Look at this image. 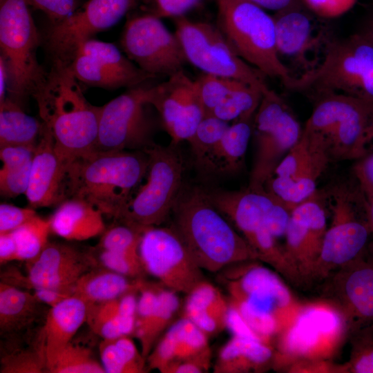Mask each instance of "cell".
Returning <instances> with one entry per match:
<instances>
[{
  "mask_svg": "<svg viewBox=\"0 0 373 373\" xmlns=\"http://www.w3.org/2000/svg\"><path fill=\"white\" fill-rule=\"evenodd\" d=\"M171 213V227L202 269L218 272L232 265L257 260L244 238L212 204L206 189L184 185Z\"/></svg>",
  "mask_w": 373,
  "mask_h": 373,
  "instance_id": "cell-1",
  "label": "cell"
},
{
  "mask_svg": "<svg viewBox=\"0 0 373 373\" xmlns=\"http://www.w3.org/2000/svg\"><path fill=\"white\" fill-rule=\"evenodd\" d=\"M11 232L17 245V260L28 262L37 257L48 242L50 222L36 215Z\"/></svg>",
  "mask_w": 373,
  "mask_h": 373,
  "instance_id": "cell-42",
  "label": "cell"
},
{
  "mask_svg": "<svg viewBox=\"0 0 373 373\" xmlns=\"http://www.w3.org/2000/svg\"><path fill=\"white\" fill-rule=\"evenodd\" d=\"M148 102L157 111L171 144L189 141L205 116L195 80L184 71L178 72L157 84H151Z\"/></svg>",
  "mask_w": 373,
  "mask_h": 373,
  "instance_id": "cell-19",
  "label": "cell"
},
{
  "mask_svg": "<svg viewBox=\"0 0 373 373\" xmlns=\"http://www.w3.org/2000/svg\"><path fill=\"white\" fill-rule=\"evenodd\" d=\"M316 15L332 19L340 17L356 4L357 0H301Z\"/></svg>",
  "mask_w": 373,
  "mask_h": 373,
  "instance_id": "cell-53",
  "label": "cell"
},
{
  "mask_svg": "<svg viewBox=\"0 0 373 373\" xmlns=\"http://www.w3.org/2000/svg\"><path fill=\"white\" fill-rule=\"evenodd\" d=\"M175 34L188 63L204 73L240 81L267 95L270 89L264 75L240 58L216 25L174 18Z\"/></svg>",
  "mask_w": 373,
  "mask_h": 373,
  "instance_id": "cell-12",
  "label": "cell"
},
{
  "mask_svg": "<svg viewBox=\"0 0 373 373\" xmlns=\"http://www.w3.org/2000/svg\"><path fill=\"white\" fill-rule=\"evenodd\" d=\"M37 215L31 207L21 208L15 205L0 204V234L11 232Z\"/></svg>",
  "mask_w": 373,
  "mask_h": 373,
  "instance_id": "cell-52",
  "label": "cell"
},
{
  "mask_svg": "<svg viewBox=\"0 0 373 373\" xmlns=\"http://www.w3.org/2000/svg\"><path fill=\"white\" fill-rule=\"evenodd\" d=\"M356 332L350 360L343 370L353 373H373V330L372 328L363 329Z\"/></svg>",
  "mask_w": 373,
  "mask_h": 373,
  "instance_id": "cell-47",
  "label": "cell"
},
{
  "mask_svg": "<svg viewBox=\"0 0 373 373\" xmlns=\"http://www.w3.org/2000/svg\"><path fill=\"white\" fill-rule=\"evenodd\" d=\"M180 305L178 293L162 285L157 304L133 334L141 346V352L146 358L158 341V338L174 318Z\"/></svg>",
  "mask_w": 373,
  "mask_h": 373,
  "instance_id": "cell-38",
  "label": "cell"
},
{
  "mask_svg": "<svg viewBox=\"0 0 373 373\" xmlns=\"http://www.w3.org/2000/svg\"><path fill=\"white\" fill-rule=\"evenodd\" d=\"M50 373H105L91 348L73 339L62 350Z\"/></svg>",
  "mask_w": 373,
  "mask_h": 373,
  "instance_id": "cell-43",
  "label": "cell"
},
{
  "mask_svg": "<svg viewBox=\"0 0 373 373\" xmlns=\"http://www.w3.org/2000/svg\"><path fill=\"white\" fill-rule=\"evenodd\" d=\"M326 214L316 192L292 209L285 233L284 251L300 282L307 281L327 231Z\"/></svg>",
  "mask_w": 373,
  "mask_h": 373,
  "instance_id": "cell-21",
  "label": "cell"
},
{
  "mask_svg": "<svg viewBox=\"0 0 373 373\" xmlns=\"http://www.w3.org/2000/svg\"><path fill=\"white\" fill-rule=\"evenodd\" d=\"M324 294L350 333L373 321V262L361 256L336 269Z\"/></svg>",
  "mask_w": 373,
  "mask_h": 373,
  "instance_id": "cell-20",
  "label": "cell"
},
{
  "mask_svg": "<svg viewBox=\"0 0 373 373\" xmlns=\"http://www.w3.org/2000/svg\"><path fill=\"white\" fill-rule=\"evenodd\" d=\"M141 0H88L65 19L43 31V45L51 64L69 65L81 46L117 23Z\"/></svg>",
  "mask_w": 373,
  "mask_h": 373,
  "instance_id": "cell-13",
  "label": "cell"
},
{
  "mask_svg": "<svg viewBox=\"0 0 373 373\" xmlns=\"http://www.w3.org/2000/svg\"><path fill=\"white\" fill-rule=\"evenodd\" d=\"M78 51L97 59L107 70L122 82L125 88H132L157 79L140 69L113 44L93 38L84 42Z\"/></svg>",
  "mask_w": 373,
  "mask_h": 373,
  "instance_id": "cell-36",
  "label": "cell"
},
{
  "mask_svg": "<svg viewBox=\"0 0 373 373\" xmlns=\"http://www.w3.org/2000/svg\"><path fill=\"white\" fill-rule=\"evenodd\" d=\"M216 26L234 52L264 76L289 89L296 76L278 53L272 15L249 0H216Z\"/></svg>",
  "mask_w": 373,
  "mask_h": 373,
  "instance_id": "cell-6",
  "label": "cell"
},
{
  "mask_svg": "<svg viewBox=\"0 0 373 373\" xmlns=\"http://www.w3.org/2000/svg\"><path fill=\"white\" fill-rule=\"evenodd\" d=\"M372 330H373V321H372Z\"/></svg>",
  "mask_w": 373,
  "mask_h": 373,
  "instance_id": "cell-63",
  "label": "cell"
},
{
  "mask_svg": "<svg viewBox=\"0 0 373 373\" xmlns=\"http://www.w3.org/2000/svg\"><path fill=\"white\" fill-rule=\"evenodd\" d=\"M359 186L363 192L366 200L367 216L372 238V241L368 245L370 251L369 260L373 262V189L361 185Z\"/></svg>",
  "mask_w": 373,
  "mask_h": 373,
  "instance_id": "cell-58",
  "label": "cell"
},
{
  "mask_svg": "<svg viewBox=\"0 0 373 373\" xmlns=\"http://www.w3.org/2000/svg\"><path fill=\"white\" fill-rule=\"evenodd\" d=\"M151 82L128 88L102 106L95 150L144 151L155 143L147 101Z\"/></svg>",
  "mask_w": 373,
  "mask_h": 373,
  "instance_id": "cell-14",
  "label": "cell"
},
{
  "mask_svg": "<svg viewBox=\"0 0 373 373\" xmlns=\"http://www.w3.org/2000/svg\"><path fill=\"white\" fill-rule=\"evenodd\" d=\"M33 293L0 283V336L2 340L31 336L41 329L50 307Z\"/></svg>",
  "mask_w": 373,
  "mask_h": 373,
  "instance_id": "cell-27",
  "label": "cell"
},
{
  "mask_svg": "<svg viewBox=\"0 0 373 373\" xmlns=\"http://www.w3.org/2000/svg\"><path fill=\"white\" fill-rule=\"evenodd\" d=\"M373 44V17L371 18L365 30L361 32Z\"/></svg>",
  "mask_w": 373,
  "mask_h": 373,
  "instance_id": "cell-61",
  "label": "cell"
},
{
  "mask_svg": "<svg viewBox=\"0 0 373 373\" xmlns=\"http://www.w3.org/2000/svg\"><path fill=\"white\" fill-rule=\"evenodd\" d=\"M302 131L299 122L288 106L275 101H266L259 106L253 122L256 152L248 186L265 188Z\"/></svg>",
  "mask_w": 373,
  "mask_h": 373,
  "instance_id": "cell-18",
  "label": "cell"
},
{
  "mask_svg": "<svg viewBox=\"0 0 373 373\" xmlns=\"http://www.w3.org/2000/svg\"><path fill=\"white\" fill-rule=\"evenodd\" d=\"M26 286L50 288L68 293L98 260L90 251L64 242H48L41 252L28 261Z\"/></svg>",
  "mask_w": 373,
  "mask_h": 373,
  "instance_id": "cell-23",
  "label": "cell"
},
{
  "mask_svg": "<svg viewBox=\"0 0 373 373\" xmlns=\"http://www.w3.org/2000/svg\"><path fill=\"white\" fill-rule=\"evenodd\" d=\"M353 172L359 185L373 189V153L357 160Z\"/></svg>",
  "mask_w": 373,
  "mask_h": 373,
  "instance_id": "cell-55",
  "label": "cell"
},
{
  "mask_svg": "<svg viewBox=\"0 0 373 373\" xmlns=\"http://www.w3.org/2000/svg\"><path fill=\"white\" fill-rule=\"evenodd\" d=\"M32 293L39 301L49 307L57 305L72 296L64 291L45 287H34L32 288Z\"/></svg>",
  "mask_w": 373,
  "mask_h": 373,
  "instance_id": "cell-56",
  "label": "cell"
},
{
  "mask_svg": "<svg viewBox=\"0 0 373 373\" xmlns=\"http://www.w3.org/2000/svg\"><path fill=\"white\" fill-rule=\"evenodd\" d=\"M35 146L26 196L30 207L58 206L65 200L66 162L57 151L50 130L44 124Z\"/></svg>",
  "mask_w": 373,
  "mask_h": 373,
  "instance_id": "cell-24",
  "label": "cell"
},
{
  "mask_svg": "<svg viewBox=\"0 0 373 373\" xmlns=\"http://www.w3.org/2000/svg\"><path fill=\"white\" fill-rule=\"evenodd\" d=\"M1 1V0H0Z\"/></svg>",
  "mask_w": 373,
  "mask_h": 373,
  "instance_id": "cell-64",
  "label": "cell"
},
{
  "mask_svg": "<svg viewBox=\"0 0 373 373\" xmlns=\"http://www.w3.org/2000/svg\"><path fill=\"white\" fill-rule=\"evenodd\" d=\"M144 151L149 157L145 176L115 220L140 231L160 226L168 218L184 186L178 145L154 143Z\"/></svg>",
  "mask_w": 373,
  "mask_h": 373,
  "instance_id": "cell-9",
  "label": "cell"
},
{
  "mask_svg": "<svg viewBox=\"0 0 373 373\" xmlns=\"http://www.w3.org/2000/svg\"><path fill=\"white\" fill-rule=\"evenodd\" d=\"M229 125V122L214 115H207L188 141L195 162L202 171L212 173L214 154Z\"/></svg>",
  "mask_w": 373,
  "mask_h": 373,
  "instance_id": "cell-40",
  "label": "cell"
},
{
  "mask_svg": "<svg viewBox=\"0 0 373 373\" xmlns=\"http://www.w3.org/2000/svg\"><path fill=\"white\" fill-rule=\"evenodd\" d=\"M102 212L84 200L68 198L49 218L51 232L67 240H86L106 230Z\"/></svg>",
  "mask_w": 373,
  "mask_h": 373,
  "instance_id": "cell-29",
  "label": "cell"
},
{
  "mask_svg": "<svg viewBox=\"0 0 373 373\" xmlns=\"http://www.w3.org/2000/svg\"><path fill=\"white\" fill-rule=\"evenodd\" d=\"M30 7L26 0L0 1V48L7 72V97L23 108L48 74L37 60L41 35Z\"/></svg>",
  "mask_w": 373,
  "mask_h": 373,
  "instance_id": "cell-7",
  "label": "cell"
},
{
  "mask_svg": "<svg viewBox=\"0 0 373 373\" xmlns=\"http://www.w3.org/2000/svg\"><path fill=\"white\" fill-rule=\"evenodd\" d=\"M195 82L205 115H209L242 82L206 73Z\"/></svg>",
  "mask_w": 373,
  "mask_h": 373,
  "instance_id": "cell-45",
  "label": "cell"
},
{
  "mask_svg": "<svg viewBox=\"0 0 373 373\" xmlns=\"http://www.w3.org/2000/svg\"><path fill=\"white\" fill-rule=\"evenodd\" d=\"M149 157L144 151L93 150L68 163L66 199L87 202L117 219L143 180Z\"/></svg>",
  "mask_w": 373,
  "mask_h": 373,
  "instance_id": "cell-3",
  "label": "cell"
},
{
  "mask_svg": "<svg viewBox=\"0 0 373 373\" xmlns=\"http://www.w3.org/2000/svg\"><path fill=\"white\" fill-rule=\"evenodd\" d=\"M7 72L3 59L0 57V102L6 99L7 89Z\"/></svg>",
  "mask_w": 373,
  "mask_h": 373,
  "instance_id": "cell-60",
  "label": "cell"
},
{
  "mask_svg": "<svg viewBox=\"0 0 373 373\" xmlns=\"http://www.w3.org/2000/svg\"><path fill=\"white\" fill-rule=\"evenodd\" d=\"M331 162L323 140L303 128L300 137L281 160L273 176L283 178L284 195L298 203L316 193L317 181Z\"/></svg>",
  "mask_w": 373,
  "mask_h": 373,
  "instance_id": "cell-22",
  "label": "cell"
},
{
  "mask_svg": "<svg viewBox=\"0 0 373 373\" xmlns=\"http://www.w3.org/2000/svg\"><path fill=\"white\" fill-rule=\"evenodd\" d=\"M367 146L373 142V116L366 131Z\"/></svg>",
  "mask_w": 373,
  "mask_h": 373,
  "instance_id": "cell-62",
  "label": "cell"
},
{
  "mask_svg": "<svg viewBox=\"0 0 373 373\" xmlns=\"http://www.w3.org/2000/svg\"><path fill=\"white\" fill-rule=\"evenodd\" d=\"M138 292L133 291L110 300L87 305L86 323L102 339L133 334Z\"/></svg>",
  "mask_w": 373,
  "mask_h": 373,
  "instance_id": "cell-30",
  "label": "cell"
},
{
  "mask_svg": "<svg viewBox=\"0 0 373 373\" xmlns=\"http://www.w3.org/2000/svg\"><path fill=\"white\" fill-rule=\"evenodd\" d=\"M263 9L275 12L283 10L300 0H249Z\"/></svg>",
  "mask_w": 373,
  "mask_h": 373,
  "instance_id": "cell-59",
  "label": "cell"
},
{
  "mask_svg": "<svg viewBox=\"0 0 373 373\" xmlns=\"http://www.w3.org/2000/svg\"><path fill=\"white\" fill-rule=\"evenodd\" d=\"M347 333L344 318L331 305L302 307L294 321L279 334L278 357L321 363L334 353Z\"/></svg>",
  "mask_w": 373,
  "mask_h": 373,
  "instance_id": "cell-16",
  "label": "cell"
},
{
  "mask_svg": "<svg viewBox=\"0 0 373 373\" xmlns=\"http://www.w3.org/2000/svg\"><path fill=\"white\" fill-rule=\"evenodd\" d=\"M289 90L342 93L373 102V44L361 32L325 39L320 64L296 76Z\"/></svg>",
  "mask_w": 373,
  "mask_h": 373,
  "instance_id": "cell-5",
  "label": "cell"
},
{
  "mask_svg": "<svg viewBox=\"0 0 373 373\" xmlns=\"http://www.w3.org/2000/svg\"><path fill=\"white\" fill-rule=\"evenodd\" d=\"M32 161L2 165L0 169L1 196L13 198L26 194L30 181Z\"/></svg>",
  "mask_w": 373,
  "mask_h": 373,
  "instance_id": "cell-48",
  "label": "cell"
},
{
  "mask_svg": "<svg viewBox=\"0 0 373 373\" xmlns=\"http://www.w3.org/2000/svg\"><path fill=\"white\" fill-rule=\"evenodd\" d=\"M323 194L332 221L308 280L325 278L341 266L363 256L371 237L366 200L358 184L353 187L338 183Z\"/></svg>",
  "mask_w": 373,
  "mask_h": 373,
  "instance_id": "cell-8",
  "label": "cell"
},
{
  "mask_svg": "<svg viewBox=\"0 0 373 373\" xmlns=\"http://www.w3.org/2000/svg\"><path fill=\"white\" fill-rule=\"evenodd\" d=\"M262 95L258 88L241 82L209 115L227 122L252 118Z\"/></svg>",
  "mask_w": 373,
  "mask_h": 373,
  "instance_id": "cell-41",
  "label": "cell"
},
{
  "mask_svg": "<svg viewBox=\"0 0 373 373\" xmlns=\"http://www.w3.org/2000/svg\"><path fill=\"white\" fill-rule=\"evenodd\" d=\"M30 6L42 11L50 23L59 21L73 13L80 0H26Z\"/></svg>",
  "mask_w": 373,
  "mask_h": 373,
  "instance_id": "cell-51",
  "label": "cell"
},
{
  "mask_svg": "<svg viewBox=\"0 0 373 373\" xmlns=\"http://www.w3.org/2000/svg\"><path fill=\"white\" fill-rule=\"evenodd\" d=\"M142 283V278H130L104 267H96L77 282L73 296L79 298L86 305L95 304L139 291Z\"/></svg>",
  "mask_w": 373,
  "mask_h": 373,
  "instance_id": "cell-34",
  "label": "cell"
},
{
  "mask_svg": "<svg viewBox=\"0 0 373 373\" xmlns=\"http://www.w3.org/2000/svg\"><path fill=\"white\" fill-rule=\"evenodd\" d=\"M206 191L212 204L240 231L257 260L269 264L291 280L294 274L284 248L267 225L269 215L283 200L265 188L247 186L236 191L213 189Z\"/></svg>",
  "mask_w": 373,
  "mask_h": 373,
  "instance_id": "cell-10",
  "label": "cell"
},
{
  "mask_svg": "<svg viewBox=\"0 0 373 373\" xmlns=\"http://www.w3.org/2000/svg\"><path fill=\"white\" fill-rule=\"evenodd\" d=\"M252 118L240 119L229 125L216 149L212 173H235L244 164L253 132Z\"/></svg>",
  "mask_w": 373,
  "mask_h": 373,
  "instance_id": "cell-37",
  "label": "cell"
},
{
  "mask_svg": "<svg viewBox=\"0 0 373 373\" xmlns=\"http://www.w3.org/2000/svg\"><path fill=\"white\" fill-rule=\"evenodd\" d=\"M227 328L233 335L262 341L248 326L238 312L230 304L227 318Z\"/></svg>",
  "mask_w": 373,
  "mask_h": 373,
  "instance_id": "cell-54",
  "label": "cell"
},
{
  "mask_svg": "<svg viewBox=\"0 0 373 373\" xmlns=\"http://www.w3.org/2000/svg\"><path fill=\"white\" fill-rule=\"evenodd\" d=\"M186 295L184 317L208 336L227 328L229 303L218 288L204 280Z\"/></svg>",
  "mask_w": 373,
  "mask_h": 373,
  "instance_id": "cell-31",
  "label": "cell"
},
{
  "mask_svg": "<svg viewBox=\"0 0 373 373\" xmlns=\"http://www.w3.org/2000/svg\"><path fill=\"white\" fill-rule=\"evenodd\" d=\"M117 223L102 234L99 247L102 250L139 254V245L142 231L126 224Z\"/></svg>",
  "mask_w": 373,
  "mask_h": 373,
  "instance_id": "cell-46",
  "label": "cell"
},
{
  "mask_svg": "<svg viewBox=\"0 0 373 373\" xmlns=\"http://www.w3.org/2000/svg\"><path fill=\"white\" fill-rule=\"evenodd\" d=\"M99 354L106 373H144L149 370L146 358L128 336L103 338Z\"/></svg>",
  "mask_w": 373,
  "mask_h": 373,
  "instance_id": "cell-39",
  "label": "cell"
},
{
  "mask_svg": "<svg viewBox=\"0 0 373 373\" xmlns=\"http://www.w3.org/2000/svg\"><path fill=\"white\" fill-rule=\"evenodd\" d=\"M302 1L276 11L272 15L279 57L291 60L303 68V73L316 66L308 57L309 52L324 44L323 35L314 34L312 19L303 10ZM302 73V74H303Z\"/></svg>",
  "mask_w": 373,
  "mask_h": 373,
  "instance_id": "cell-26",
  "label": "cell"
},
{
  "mask_svg": "<svg viewBox=\"0 0 373 373\" xmlns=\"http://www.w3.org/2000/svg\"><path fill=\"white\" fill-rule=\"evenodd\" d=\"M208 337L193 322L182 316L171 325L146 357L148 369L165 373L174 363L191 361L210 367L211 350Z\"/></svg>",
  "mask_w": 373,
  "mask_h": 373,
  "instance_id": "cell-25",
  "label": "cell"
},
{
  "mask_svg": "<svg viewBox=\"0 0 373 373\" xmlns=\"http://www.w3.org/2000/svg\"><path fill=\"white\" fill-rule=\"evenodd\" d=\"M269 345L233 335L220 349L213 367L215 373H242L265 370L274 361Z\"/></svg>",
  "mask_w": 373,
  "mask_h": 373,
  "instance_id": "cell-32",
  "label": "cell"
},
{
  "mask_svg": "<svg viewBox=\"0 0 373 373\" xmlns=\"http://www.w3.org/2000/svg\"><path fill=\"white\" fill-rule=\"evenodd\" d=\"M69 65L51 64L32 95L58 153L70 162L95 149L102 106L85 97Z\"/></svg>",
  "mask_w": 373,
  "mask_h": 373,
  "instance_id": "cell-2",
  "label": "cell"
},
{
  "mask_svg": "<svg viewBox=\"0 0 373 373\" xmlns=\"http://www.w3.org/2000/svg\"><path fill=\"white\" fill-rule=\"evenodd\" d=\"M17 260V245L12 232L0 234V262Z\"/></svg>",
  "mask_w": 373,
  "mask_h": 373,
  "instance_id": "cell-57",
  "label": "cell"
},
{
  "mask_svg": "<svg viewBox=\"0 0 373 373\" xmlns=\"http://www.w3.org/2000/svg\"><path fill=\"white\" fill-rule=\"evenodd\" d=\"M254 261L227 267L222 280L229 304L256 336L269 345L272 337L294 321L302 307L274 272Z\"/></svg>",
  "mask_w": 373,
  "mask_h": 373,
  "instance_id": "cell-4",
  "label": "cell"
},
{
  "mask_svg": "<svg viewBox=\"0 0 373 373\" xmlns=\"http://www.w3.org/2000/svg\"><path fill=\"white\" fill-rule=\"evenodd\" d=\"M139 255L146 273L176 293L188 294L204 280L202 269L172 227L144 229Z\"/></svg>",
  "mask_w": 373,
  "mask_h": 373,
  "instance_id": "cell-17",
  "label": "cell"
},
{
  "mask_svg": "<svg viewBox=\"0 0 373 373\" xmlns=\"http://www.w3.org/2000/svg\"><path fill=\"white\" fill-rule=\"evenodd\" d=\"M99 261L103 267L133 279H140L146 273L139 254L100 249Z\"/></svg>",
  "mask_w": 373,
  "mask_h": 373,
  "instance_id": "cell-49",
  "label": "cell"
},
{
  "mask_svg": "<svg viewBox=\"0 0 373 373\" xmlns=\"http://www.w3.org/2000/svg\"><path fill=\"white\" fill-rule=\"evenodd\" d=\"M69 66L75 78L86 85L108 90L125 88L119 79L90 55L78 51Z\"/></svg>",
  "mask_w": 373,
  "mask_h": 373,
  "instance_id": "cell-44",
  "label": "cell"
},
{
  "mask_svg": "<svg viewBox=\"0 0 373 373\" xmlns=\"http://www.w3.org/2000/svg\"><path fill=\"white\" fill-rule=\"evenodd\" d=\"M317 97L304 128L323 140L332 162L367 155L366 131L373 116V102L337 93Z\"/></svg>",
  "mask_w": 373,
  "mask_h": 373,
  "instance_id": "cell-11",
  "label": "cell"
},
{
  "mask_svg": "<svg viewBox=\"0 0 373 373\" xmlns=\"http://www.w3.org/2000/svg\"><path fill=\"white\" fill-rule=\"evenodd\" d=\"M120 46L129 59L157 78L169 77L184 70L188 63L176 35L161 19L146 12L128 14Z\"/></svg>",
  "mask_w": 373,
  "mask_h": 373,
  "instance_id": "cell-15",
  "label": "cell"
},
{
  "mask_svg": "<svg viewBox=\"0 0 373 373\" xmlns=\"http://www.w3.org/2000/svg\"><path fill=\"white\" fill-rule=\"evenodd\" d=\"M86 314L87 305L75 296L50 307L44 325L46 354L49 372L60 353L86 322Z\"/></svg>",
  "mask_w": 373,
  "mask_h": 373,
  "instance_id": "cell-28",
  "label": "cell"
},
{
  "mask_svg": "<svg viewBox=\"0 0 373 373\" xmlns=\"http://www.w3.org/2000/svg\"><path fill=\"white\" fill-rule=\"evenodd\" d=\"M211 0H141L142 12L160 19L185 16L188 12Z\"/></svg>",
  "mask_w": 373,
  "mask_h": 373,
  "instance_id": "cell-50",
  "label": "cell"
},
{
  "mask_svg": "<svg viewBox=\"0 0 373 373\" xmlns=\"http://www.w3.org/2000/svg\"><path fill=\"white\" fill-rule=\"evenodd\" d=\"M1 373L49 372L44 327L29 337L1 341Z\"/></svg>",
  "mask_w": 373,
  "mask_h": 373,
  "instance_id": "cell-33",
  "label": "cell"
},
{
  "mask_svg": "<svg viewBox=\"0 0 373 373\" xmlns=\"http://www.w3.org/2000/svg\"><path fill=\"white\" fill-rule=\"evenodd\" d=\"M43 122L25 113L19 104L8 97L0 102V147L35 146Z\"/></svg>",
  "mask_w": 373,
  "mask_h": 373,
  "instance_id": "cell-35",
  "label": "cell"
}]
</instances>
